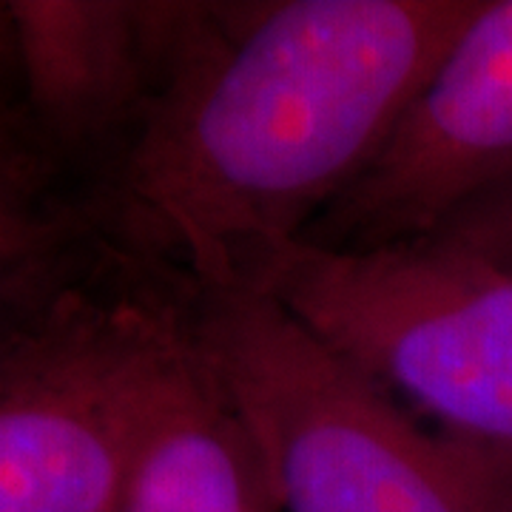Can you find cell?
<instances>
[{
	"instance_id": "cell-3",
	"label": "cell",
	"mask_w": 512,
	"mask_h": 512,
	"mask_svg": "<svg viewBox=\"0 0 512 512\" xmlns=\"http://www.w3.org/2000/svg\"><path fill=\"white\" fill-rule=\"evenodd\" d=\"M433 436L512 467V268L444 234L299 239L248 285Z\"/></svg>"
},
{
	"instance_id": "cell-8",
	"label": "cell",
	"mask_w": 512,
	"mask_h": 512,
	"mask_svg": "<svg viewBox=\"0 0 512 512\" xmlns=\"http://www.w3.org/2000/svg\"><path fill=\"white\" fill-rule=\"evenodd\" d=\"M69 222L37 200L0 197V333L63 279Z\"/></svg>"
},
{
	"instance_id": "cell-4",
	"label": "cell",
	"mask_w": 512,
	"mask_h": 512,
	"mask_svg": "<svg viewBox=\"0 0 512 512\" xmlns=\"http://www.w3.org/2000/svg\"><path fill=\"white\" fill-rule=\"evenodd\" d=\"M185 325L57 282L0 333V512H117Z\"/></svg>"
},
{
	"instance_id": "cell-1",
	"label": "cell",
	"mask_w": 512,
	"mask_h": 512,
	"mask_svg": "<svg viewBox=\"0 0 512 512\" xmlns=\"http://www.w3.org/2000/svg\"><path fill=\"white\" fill-rule=\"evenodd\" d=\"M481 0L188 3L111 211L197 291L248 285L370 160Z\"/></svg>"
},
{
	"instance_id": "cell-7",
	"label": "cell",
	"mask_w": 512,
	"mask_h": 512,
	"mask_svg": "<svg viewBox=\"0 0 512 512\" xmlns=\"http://www.w3.org/2000/svg\"><path fill=\"white\" fill-rule=\"evenodd\" d=\"M265 501L248 436L185 325L117 512H262Z\"/></svg>"
},
{
	"instance_id": "cell-10",
	"label": "cell",
	"mask_w": 512,
	"mask_h": 512,
	"mask_svg": "<svg viewBox=\"0 0 512 512\" xmlns=\"http://www.w3.org/2000/svg\"><path fill=\"white\" fill-rule=\"evenodd\" d=\"M436 234L458 239L478 254L512 268V177L470 202Z\"/></svg>"
},
{
	"instance_id": "cell-9",
	"label": "cell",
	"mask_w": 512,
	"mask_h": 512,
	"mask_svg": "<svg viewBox=\"0 0 512 512\" xmlns=\"http://www.w3.org/2000/svg\"><path fill=\"white\" fill-rule=\"evenodd\" d=\"M9 74H18L9 3H0V197L35 200V151L20 103L12 100Z\"/></svg>"
},
{
	"instance_id": "cell-5",
	"label": "cell",
	"mask_w": 512,
	"mask_h": 512,
	"mask_svg": "<svg viewBox=\"0 0 512 512\" xmlns=\"http://www.w3.org/2000/svg\"><path fill=\"white\" fill-rule=\"evenodd\" d=\"M512 177V0H481L365 174L305 239L370 248L436 234Z\"/></svg>"
},
{
	"instance_id": "cell-2",
	"label": "cell",
	"mask_w": 512,
	"mask_h": 512,
	"mask_svg": "<svg viewBox=\"0 0 512 512\" xmlns=\"http://www.w3.org/2000/svg\"><path fill=\"white\" fill-rule=\"evenodd\" d=\"M282 512H512V467L433 436L254 288L185 322Z\"/></svg>"
},
{
	"instance_id": "cell-6",
	"label": "cell",
	"mask_w": 512,
	"mask_h": 512,
	"mask_svg": "<svg viewBox=\"0 0 512 512\" xmlns=\"http://www.w3.org/2000/svg\"><path fill=\"white\" fill-rule=\"evenodd\" d=\"M188 3L12 0L20 109L43 151H120L140 126ZM117 151V154H120Z\"/></svg>"
}]
</instances>
